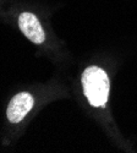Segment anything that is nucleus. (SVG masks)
I'll return each instance as SVG.
<instances>
[{"label": "nucleus", "mask_w": 137, "mask_h": 153, "mask_svg": "<svg viewBox=\"0 0 137 153\" xmlns=\"http://www.w3.org/2000/svg\"><path fill=\"white\" fill-rule=\"evenodd\" d=\"M33 97L28 92H21L12 97L10 103L7 105L6 115L9 121L19 123L28 114V111L33 107Z\"/></svg>", "instance_id": "f03ea898"}, {"label": "nucleus", "mask_w": 137, "mask_h": 153, "mask_svg": "<svg viewBox=\"0 0 137 153\" xmlns=\"http://www.w3.org/2000/svg\"><path fill=\"white\" fill-rule=\"evenodd\" d=\"M83 93L93 107H104L109 97V77L99 66H88L82 74Z\"/></svg>", "instance_id": "f257e3e1"}, {"label": "nucleus", "mask_w": 137, "mask_h": 153, "mask_svg": "<svg viewBox=\"0 0 137 153\" xmlns=\"http://www.w3.org/2000/svg\"><path fill=\"white\" fill-rule=\"evenodd\" d=\"M19 27L31 42L41 44L45 41V32L39 20L32 12H22L19 17Z\"/></svg>", "instance_id": "7ed1b4c3"}]
</instances>
